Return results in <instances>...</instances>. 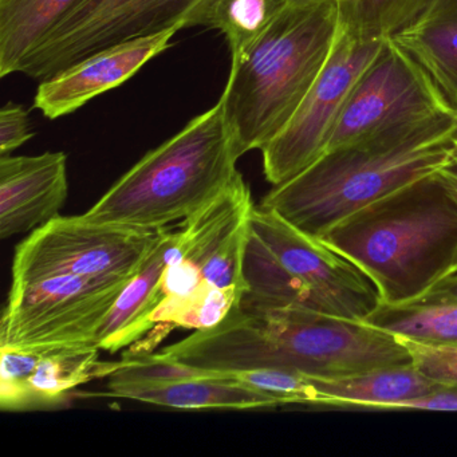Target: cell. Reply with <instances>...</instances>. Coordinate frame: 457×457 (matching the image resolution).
I'll list each match as a JSON object with an SVG mask.
<instances>
[{"mask_svg":"<svg viewBox=\"0 0 457 457\" xmlns=\"http://www.w3.org/2000/svg\"><path fill=\"white\" fill-rule=\"evenodd\" d=\"M33 136L28 112L15 104L4 106L0 111V157L10 156Z\"/></svg>","mask_w":457,"mask_h":457,"instance_id":"cell-27","label":"cell"},{"mask_svg":"<svg viewBox=\"0 0 457 457\" xmlns=\"http://www.w3.org/2000/svg\"><path fill=\"white\" fill-rule=\"evenodd\" d=\"M398 338L408 350L411 363L427 378L444 387L457 386V346Z\"/></svg>","mask_w":457,"mask_h":457,"instance_id":"cell-26","label":"cell"},{"mask_svg":"<svg viewBox=\"0 0 457 457\" xmlns=\"http://www.w3.org/2000/svg\"><path fill=\"white\" fill-rule=\"evenodd\" d=\"M330 2H336V4H345V2H352V0H330Z\"/></svg>","mask_w":457,"mask_h":457,"instance_id":"cell-32","label":"cell"},{"mask_svg":"<svg viewBox=\"0 0 457 457\" xmlns=\"http://www.w3.org/2000/svg\"><path fill=\"white\" fill-rule=\"evenodd\" d=\"M457 116L398 128L326 151L290 180L272 187L259 207L320 239L361 208L454 160Z\"/></svg>","mask_w":457,"mask_h":457,"instance_id":"cell-2","label":"cell"},{"mask_svg":"<svg viewBox=\"0 0 457 457\" xmlns=\"http://www.w3.org/2000/svg\"><path fill=\"white\" fill-rule=\"evenodd\" d=\"M453 148H454V162H457V135L453 140Z\"/></svg>","mask_w":457,"mask_h":457,"instance_id":"cell-31","label":"cell"},{"mask_svg":"<svg viewBox=\"0 0 457 457\" xmlns=\"http://www.w3.org/2000/svg\"><path fill=\"white\" fill-rule=\"evenodd\" d=\"M436 176H437L440 183L443 184L444 188L453 197L454 202L457 203V162L453 160V162H449L448 165L441 168V170L436 173ZM454 275H457V253L456 255H454L453 262H452L451 269H449V271L446 272L444 278L454 277Z\"/></svg>","mask_w":457,"mask_h":457,"instance_id":"cell-29","label":"cell"},{"mask_svg":"<svg viewBox=\"0 0 457 457\" xmlns=\"http://www.w3.org/2000/svg\"><path fill=\"white\" fill-rule=\"evenodd\" d=\"M84 0H0V77L21 63Z\"/></svg>","mask_w":457,"mask_h":457,"instance_id":"cell-19","label":"cell"},{"mask_svg":"<svg viewBox=\"0 0 457 457\" xmlns=\"http://www.w3.org/2000/svg\"><path fill=\"white\" fill-rule=\"evenodd\" d=\"M245 307H290L334 314L330 307L298 278L291 275L251 228L245 255ZM336 315V314H334Z\"/></svg>","mask_w":457,"mask_h":457,"instance_id":"cell-20","label":"cell"},{"mask_svg":"<svg viewBox=\"0 0 457 457\" xmlns=\"http://www.w3.org/2000/svg\"><path fill=\"white\" fill-rule=\"evenodd\" d=\"M435 0H352L339 12L368 38H393L419 20Z\"/></svg>","mask_w":457,"mask_h":457,"instance_id":"cell-24","label":"cell"},{"mask_svg":"<svg viewBox=\"0 0 457 457\" xmlns=\"http://www.w3.org/2000/svg\"><path fill=\"white\" fill-rule=\"evenodd\" d=\"M400 409L457 411V386L441 387L429 395L405 401V403H400L395 411H400Z\"/></svg>","mask_w":457,"mask_h":457,"instance_id":"cell-28","label":"cell"},{"mask_svg":"<svg viewBox=\"0 0 457 457\" xmlns=\"http://www.w3.org/2000/svg\"><path fill=\"white\" fill-rule=\"evenodd\" d=\"M393 39L427 71L457 114V0H435Z\"/></svg>","mask_w":457,"mask_h":457,"instance_id":"cell-18","label":"cell"},{"mask_svg":"<svg viewBox=\"0 0 457 457\" xmlns=\"http://www.w3.org/2000/svg\"><path fill=\"white\" fill-rule=\"evenodd\" d=\"M162 354L181 365L221 373L280 369L315 377L411 363L397 336L362 320L240 303L219 325L195 331Z\"/></svg>","mask_w":457,"mask_h":457,"instance_id":"cell-1","label":"cell"},{"mask_svg":"<svg viewBox=\"0 0 457 457\" xmlns=\"http://www.w3.org/2000/svg\"><path fill=\"white\" fill-rule=\"evenodd\" d=\"M320 240L371 280L381 303H409L451 269L457 203L429 176L361 208Z\"/></svg>","mask_w":457,"mask_h":457,"instance_id":"cell-3","label":"cell"},{"mask_svg":"<svg viewBox=\"0 0 457 457\" xmlns=\"http://www.w3.org/2000/svg\"><path fill=\"white\" fill-rule=\"evenodd\" d=\"M179 30L181 29H170L157 36L124 42L79 61L41 81L34 105L50 120L79 111L93 98L132 79L145 63L170 46Z\"/></svg>","mask_w":457,"mask_h":457,"instance_id":"cell-14","label":"cell"},{"mask_svg":"<svg viewBox=\"0 0 457 457\" xmlns=\"http://www.w3.org/2000/svg\"><path fill=\"white\" fill-rule=\"evenodd\" d=\"M420 298L457 299V275L438 280Z\"/></svg>","mask_w":457,"mask_h":457,"instance_id":"cell-30","label":"cell"},{"mask_svg":"<svg viewBox=\"0 0 457 457\" xmlns=\"http://www.w3.org/2000/svg\"><path fill=\"white\" fill-rule=\"evenodd\" d=\"M108 397L179 409H270L278 403L240 382L146 352L128 353L112 374Z\"/></svg>","mask_w":457,"mask_h":457,"instance_id":"cell-12","label":"cell"},{"mask_svg":"<svg viewBox=\"0 0 457 457\" xmlns=\"http://www.w3.org/2000/svg\"><path fill=\"white\" fill-rule=\"evenodd\" d=\"M203 2L84 0L25 58L18 73L45 81L108 47L186 29Z\"/></svg>","mask_w":457,"mask_h":457,"instance_id":"cell-9","label":"cell"},{"mask_svg":"<svg viewBox=\"0 0 457 457\" xmlns=\"http://www.w3.org/2000/svg\"><path fill=\"white\" fill-rule=\"evenodd\" d=\"M386 39L362 36L339 12L338 30L322 71L290 121L262 149L264 176L272 187L290 180L326 151L353 87Z\"/></svg>","mask_w":457,"mask_h":457,"instance_id":"cell-7","label":"cell"},{"mask_svg":"<svg viewBox=\"0 0 457 457\" xmlns=\"http://www.w3.org/2000/svg\"><path fill=\"white\" fill-rule=\"evenodd\" d=\"M240 157L219 98L148 152L84 216L95 223L159 231L216 199L239 175Z\"/></svg>","mask_w":457,"mask_h":457,"instance_id":"cell-5","label":"cell"},{"mask_svg":"<svg viewBox=\"0 0 457 457\" xmlns=\"http://www.w3.org/2000/svg\"><path fill=\"white\" fill-rule=\"evenodd\" d=\"M251 228L278 262L338 317L363 320L381 302L371 280L357 266L274 211L255 205Z\"/></svg>","mask_w":457,"mask_h":457,"instance_id":"cell-11","label":"cell"},{"mask_svg":"<svg viewBox=\"0 0 457 457\" xmlns=\"http://www.w3.org/2000/svg\"><path fill=\"white\" fill-rule=\"evenodd\" d=\"M178 232L162 228L156 245L137 274L125 286L106 318L98 337V347L114 354L154 328V315L162 303V278L170 263Z\"/></svg>","mask_w":457,"mask_h":457,"instance_id":"cell-16","label":"cell"},{"mask_svg":"<svg viewBox=\"0 0 457 457\" xmlns=\"http://www.w3.org/2000/svg\"><path fill=\"white\" fill-rule=\"evenodd\" d=\"M207 371L212 376L232 379L245 386L253 387L274 400L278 406H322V395L315 389L312 378L307 374L280 370V369H258V370L237 371V373Z\"/></svg>","mask_w":457,"mask_h":457,"instance_id":"cell-25","label":"cell"},{"mask_svg":"<svg viewBox=\"0 0 457 457\" xmlns=\"http://www.w3.org/2000/svg\"><path fill=\"white\" fill-rule=\"evenodd\" d=\"M362 322L414 341L457 346V299L420 298L403 304L379 302Z\"/></svg>","mask_w":457,"mask_h":457,"instance_id":"cell-22","label":"cell"},{"mask_svg":"<svg viewBox=\"0 0 457 457\" xmlns=\"http://www.w3.org/2000/svg\"><path fill=\"white\" fill-rule=\"evenodd\" d=\"M133 277L58 275L12 285L0 347L26 353L100 349L101 328Z\"/></svg>","mask_w":457,"mask_h":457,"instance_id":"cell-6","label":"cell"},{"mask_svg":"<svg viewBox=\"0 0 457 457\" xmlns=\"http://www.w3.org/2000/svg\"><path fill=\"white\" fill-rule=\"evenodd\" d=\"M100 350L26 353L0 347V406L28 411L61 405L77 387L119 370L120 361L104 362Z\"/></svg>","mask_w":457,"mask_h":457,"instance_id":"cell-13","label":"cell"},{"mask_svg":"<svg viewBox=\"0 0 457 457\" xmlns=\"http://www.w3.org/2000/svg\"><path fill=\"white\" fill-rule=\"evenodd\" d=\"M62 152L0 157V237L28 234L58 216L68 199Z\"/></svg>","mask_w":457,"mask_h":457,"instance_id":"cell-15","label":"cell"},{"mask_svg":"<svg viewBox=\"0 0 457 457\" xmlns=\"http://www.w3.org/2000/svg\"><path fill=\"white\" fill-rule=\"evenodd\" d=\"M339 23L330 0H291L239 57L224 87V114L240 156L264 148L306 97L322 71Z\"/></svg>","mask_w":457,"mask_h":457,"instance_id":"cell-4","label":"cell"},{"mask_svg":"<svg viewBox=\"0 0 457 457\" xmlns=\"http://www.w3.org/2000/svg\"><path fill=\"white\" fill-rule=\"evenodd\" d=\"M322 406L395 411L400 403L441 389L413 363L386 366L341 377L310 376Z\"/></svg>","mask_w":457,"mask_h":457,"instance_id":"cell-17","label":"cell"},{"mask_svg":"<svg viewBox=\"0 0 457 457\" xmlns=\"http://www.w3.org/2000/svg\"><path fill=\"white\" fill-rule=\"evenodd\" d=\"M160 231L95 223L81 216H55L15 248L12 285L47 277H133Z\"/></svg>","mask_w":457,"mask_h":457,"instance_id":"cell-8","label":"cell"},{"mask_svg":"<svg viewBox=\"0 0 457 457\" xmlns=\"http://www.w3.org/2000/svg\"><path fill=\"white\" fill-rule=\"evenodd\" d=\"M446 116L457 114L427 71L387 38L353 87L326 151Z\"/></svg>","mask_w":457,"mask_h":457,"instance_id":"cell-10","label":"cell"},{"mask_svg":"<svg viewBox=\"0 0 457 457\" xmlns=\"http://www.w3.org/2000/svg\"><path fill=\"white\" fill-rule=\"evenodd\" d=\"M291 0H204L189 17L187 28L204 26L226 36L232 58L245 52Z\"/></svg>","mask_w":457,"mask_h":457,"instance_id":"cell-21","label":"cell"},{"mask_svg":"<svg viewBox=\"0 0 457 457\" xmlns=\"http://www.w3.org/2000/svg\"><path fill=\"white\" fill-rule=\"evenodd\" d=\"M242 288L208 287L180 302H162L154 315V325L187 330H207L219 325L242 301Z\"/></svg>","mask_w":457,"mask_h":457,"instance_id":"cell-23","label":"cell"}]
</instances>
